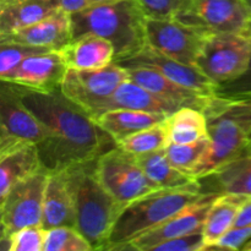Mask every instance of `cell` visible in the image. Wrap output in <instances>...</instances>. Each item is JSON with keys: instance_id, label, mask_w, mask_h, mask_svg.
<instances>
[{"instance_id": "obj_23", "label": "cell", "mask_w": 251, "mask_h": 251, "mask_svg": "<svg viewBox=\"0 0 251 251\" xmlns=\"http://www.w3.org/2000/svg\"><path fill=\"white\" fill-rule=\"evenodd\" d=\"M42 169L37 145H27L0 156V199L5 198L12 186Z\"/></svg>"}, {"instance_id": "obj_33", "label": "cell", "mask_w": 251, "mask_h": 251, "mask_svg": "<svg viewBox=\"0 0 251 251\" xmlns=\"http://www.w3.org/2000/svg\"><path fill=\"white\" fill-rule=\"evenodd\" d=\"M147 17L176 19L189 4V0H135Z\"/></svg>"}, {"instance_id": "obj_43", "label": "cell", "mask_w": 251, "mask_h": 251, "mask_svg": "<svg viewBox=\"0 0 251 251\" xmlns=\"http://www.w3.org/2000/svg\"><path fill=\"white\" fill-rule=\"evenodd\" d=\"M247 1H248V2H249V4L251 5V0H247Z\"/></svg>"}, {"instance_id": "obj_19", "label": "cell", "mask_w": 251, "mask_h": 251, "mask_svg": "<svg viewBox=\"0 0 251 251\" xmlns=\"http://www.w3.org/2000/svg\"><path fill=\"white\" fill-rule=\"evenodd\" d=\"M42 226L46 229L64 226L76 228V213L73 196L61 172L48 174L44 190Z\"/></svg>"}, {"instance_id": "obj_41", "label": "cell", "mask_w": 251, "mask_h": 251, "mask_svg": "<svg viewBox=\"0 0 251 251\" xmlns=\"http://www.w3.org/2000/svg\"><path fill=\"white\" fill-rule=\"evenodd\" d=\"M7 1H11V0H0V4H4V2H7Z\"/></svg>"}, {"instance_id": "obj_15", "label": "cell", "mask_w": 251, "mask_h": 251, "mask_svg": "<svg viewBox=\"0 0 251 251\" xmlns=\"http://www.w3.org/2000/svg\"><path fill=\"white\" fill-rule=\"evenodd\" d=\"M68 71L61 51L48 50L25 59L4 80L43 92L59 90Z\"/></svg>"}, {"instance_id": "obj_40", "label": "cell", "mask_w": 251, "mask_h": 251, "mask_svg": "<svg viewBox=\"0 0 251 251\" xmlns=\"http://www.w3.org/2000/svg\"><path fill=\"white\" fill-rule=\"evenodd\" d=\"M242 250H244V251H251V240H249V242H248L247 244L244 245V248H243Z\"/></svg>"}, {"instance_id": "obj_31", "label": "cell", "mask_w": 251, "mask_h": 251, "mask_svg": "<svg viewBox=\"0 0 251 251\" xmlns=\"http://www.w3.org/2000/svg\"><path fill=\"white\" fill-rule=\"evenodd\" d=\"M46 233L42 225L28 226L1 238V244L7 251H43Z\"/></svg>"}, {"instance_id": "obj_24", "label": "cell", "mask_w": 251, "mask_h": 251, "mask_svg": "<svg viewBox=\"0 0 251 251\" xmlns=\"http://www.w3.org/2000/svg\"><path fill=\"white\" fill-rule=\"evenodd\" d=\"M248 199L249 196L237 194H220L216 198L203 223L205 250L213 247L226 233L234 227L238 213Z\"/></svg>"}, {"instance_id": "obj_6", "label": "cell", "mask_w": 251, "mask_h": 251, "mask_svg": "<svg viewBox=\"0 0 251 251\" xmlns=\"http://www.w3.org/2000/svg\"><path fill=\"white\" fill-rule=\"evenodd\" d=\"M0 91V156L27 145H39L53 131L27 107L16 86L1 81Z\"/></svg>"}, {"instance_id": "obj_27", "label": "cell", "mask_w": 251, "mask_h": 251, "mask_svg": "<svg viewBox=\"0 0 251 251\" xmlns=\"http://www.w3.org/2000/svg\"><path fill=\"white\" fill-rule=\"evenodd\" d=\"M169 142L191 144L208 136L207 118L202 110L181 107L166 119Z\"/></svg>"}, {"instance_id": "obj_25", "label": "cell", "mask_w": 251, "mask_h": 251, "mask_svg": "<svg viewBox=\"0 0 251 251\" xmlns=\"http://www.w3.org/2000/svg\"><path fill=\"white\" fill-rule=\"evenodd\" d=\"M167 115L134 109H112L95 118V122L114 139L115 142L135 132L164 122Z\"/></svg>"}, {"instance_id": "obj_3", "label": "cell", "mask_w": 251, "mask_h": 251, "mask_svg": "<svg viewBox=\"0 0 251 251\" xmlns=\"http://www.w3.org/2000/svg\"><path fill=\"white\" fill-rule=\"evenodd\" d=\"M75 206L76 228L93 250H105L118 216L124 206L103 186L97 174V158L61 171Z\"/></svg>"}, {"instance_id": "obj_36", "label": "cell", "mask_w": 251, "mask_h": 251, "mask_svg": "<svg viewBox=\"0 0 251 251\" xmlns=\"http://www.w3.org/2000/svg\"><path fill=\"white\" fill-rule=\"evenodd\" d=\"M251 240V223L245 226L233 227L229 232L226 233L213 247V250H240ZM208 249V250H210Z\"/></svg>"}, {"instance_id": "obj_42", "label": "cell", "mask_w": 251, "mask_h": 251, "mask_svg": "<svg viewBox=\"0 0 251 251\" xmlns=\"http://www.w3.org/2000/svg\"><path fill=\"white\" fill-rule=\"evenodd\" d=\"M249 154H251V139H250V153Z\"/></svg>"}, {"instance_id": "obj_39", "label": "cell", "mask_w": 251, "mask_h": 251, "mask_svg": "<svg viewBox=\"0 0 251 251\" xmlns=\"http://www.w3.org/2000/svg\"><path fill=\"white\" fill-rule=\"evenodd\" d=\"M118 1V0H92L93 4H104V2H113Z\"/></svg>"}, {"instance_id": "obj_18", "label": "cell", "mask_w": 251, "mask_h": 251, "mask_svg": "<svg viewBox=\"0 0 251 251\" xmlns=\"http://www.w3.org/2000/svg\"><path fill=\"white\" fill-rule=\"evenodd\" d=\"M60 51L68 69L75 70L105 68L115 58V49L112 42L92 33L73 39Z\"/></svg>"}, {"instance_id": "obj_9", "label": "cell", "mask_w": 251, "mask_h": 251, "mask_svg": "<svg viewBox=\"0 0 251 251\" xmlns=\"http://www.w3.org/2000/svg\"><path fill=\"white\" fill-rule=\"evenodd\" d=\"M97 174L100 183L123 206L157 190L158 185L145 174L135 154L117 146L97 158Z\"/></svg>"}, {"instance_id": "obj_35", "label": "cell", "mask_w": 251, "mask_h": 251, "mask_svg": "<svg viewBox=\"0 0 251 251\" xmlns=\"http://www.w3.org/2000/svg\"><path fill=\"white\" fill-rule=\"evenodd\" d=\"M205 239L202 230L190 233L183 237L174 238L157 245L156 251H198L205 250Z\"/></svg>"}, {"instance_id": "obj_4", "label": "cell", "mask_w": 251, "mask_h": 251, "mask_svg": "<svg viewBox=\"0 0 251 251\" xmlns=\"http://www.w3.org/2000/svg\"><path fill=\"white\" fill-rule=\"evenodd\" d=\"M70 16L73 39L88 33L108 39L114 46V61L147 46V16L135 0L93 4Z\"/></svg>"}, {"instance_id": "obj_29", "label": "cell", "mask_w": 251, "mask_h": 251, "mask_svg": "<svg viewBox=\"0 0 251 251\" xmlns=\"http://www.w3.org/2000/svg\"><path fill=\"white\" fill-rule=\"evenodd\" d=\"M211 146L210 135L191 144H173L169 142L164 149L171 163L179 171L190 176L196 166L200 163Z\"/></svg>"}, {"instance_id": "obj_12", "label": "cell", "mask_w": 251, "mask_h": 251, "mask_svg": "<svg viewBox=\"0 0 251 251\" xmlns=\"http://www.w3.org/2000/svg\"><path fill=\"white\" fill-rule=\"evenodd\" d=\"M147 46L186 64L196 66L207 33L178 19L146 20Z\"/></svg>"}, {"instance_id": "obj_32", "label": "cell", "mask_w": 251, "mask_h": 251, "mask_svg": "<svg viewBox=\"0 0 251 251\" xmlns=\"http://www.w3.org/2000/svg\"><path fill=\"white\" fill-rule=\"evenodd\" d=\"M48 50L49 49L27 46L17 42L0 41V78L4 80L28 56Z\"/></svg>"}, {"instance_id": "obj_34", "label": "cell", "mask_w": 251, "mask_h": 251, "mask_svg": "<svg viewBox=\"0 0 251 251\" xmlns=\"http://www.w3.org/2000/svg\"><path fill=\"white\" fill-rule=\"evenodd\" d=\"M215 93L228 100H247L251 98V59L248 69L242 76L216 87Z\"/></svg>"}, {"instance_id": "obj_13", "label": "cell", "mask_w": 251, "mask_h": 251, "mask_svg": "<svg viewBox=\"0 0 251 251\" xmlns=\"http://www.w3.org/2000/svg\"><path fill=\"white\" fill-rule=\"evenodd\" d=\"M218 195L220 194H206L202 199L181 208L153 229L140 235L125 250L152 251L167 240L202 230L208 211Z\"/></svg>"}, {"instance_id": "obj_2", "label": "cell", "mask_w": 251, "mask_h": 251, "mask_svg": "<svg viewBox=\"0 0 251 251\" xmlns=\"http://www.w3.org/2000/svg\"><path fill=\"white\" fill-rule=\"evenodd\" d=\"M202 112L207 118L211 146L191 172L196 180L250 153L251 98L228 100L215 93Z\"/></svg>"}, {"instance_id": "obj_1", "label": "cell", "mask_w": 251, "mask_h": 251, "mask_svg": "<svg viewBox=\"0 0 251 251\" xmlns=\"http://www.w3.org/2000/svg\"><path fill=\"white\" fill-rule=\"evenodd\" d=\"M15 86L25 104L54 134L37 145L42 166L48 173L96 159L117 146L114 139L82 108L69 100L60 88L43 92Z\"/></svg>"}, {"instance_id": "obj_11", "label": "cell", "mask_w": 251, "mask_h": 251, "mask_svg": "<svg viewBox=\"0 0 251 251\" xmlns=\"http://www.w3.org/2000/svg\"><path fill=\"white\" fill-rule=\"evenodd\" d=\"M48 174L46 169H42L12 186L6 196L0 199L1 238H6L11 233L28 226L42 225Z\"/></svg>"}, {"instance_id": "obj_10", "label": "cell", "mask_w": 251, "mask_h": 251, "mask_svg": "<svg viewBox=\"0 0 251 251\" xmlns=\"http://www.w3.org/2000/svg\"><path fill=\"white\" fill-rule=\"evenodd\" d=\"M251 59V39L229 33L207 34L196 60L200 69L216 86L242 76Z\"/></svg>"}, {"instance_id": "obj_26", "label": "cell", "mask_w": 251, "mask_h": 251, "mask_svg": "<svg viewBox=\"0 0 251 251\" xmlns=\"http://www.w3.org/2000/svg\"><path fill=\"white\" fill-rule=\"evenodd\" d=\"M135 157L145 174L162 189L184 188L196 181L193 176L179 171L171 163L164 149Z\"/></svg>"}, {"instance_id": "obj_17", "label": "cell", "mask_w": 251, "mask_h": 251, "mask_svg": "<svg viewBox=\"0 0 251 251\" xmlns=\"http://www.w3.org/2000/svg\"><path fill=\"white\" fill-rule=\"evenodd\" d=\"M129 80L144 86L164 100L178 104L179 107H191L203 110L211 96L185 87L161 73L146 68L127 69Z\"/></svg>"}, {"instance_id": "obj_14", "label": "cell", "mask_w": 251, "mask_h": 251, "mask_svg": "<svg viewBox=\"0 0 251 251\" xmlns=\"http://www.w3.org/2000/svg\"><path fill=\"white\" fill-rule=\"evenodd\" d=\"M115 63L126 69H152L185 87L207 96L215 95L217 87L199 68L180 63L150 46H146L129 58L115 60Z\"/></svg>"}, {"instance_id": "obj_5", "label": "cell", "mask_w": 251, "mask_h": 251, "mask_svg": "<svg viewBox=\"0 0 251 251\" xmlns=\"http://www.w3.org/2000/svg\"><path fill=\"white\" fill-rule=\"evenodd\" d=\"M205 195L200 181L196 180L184 188L157 189L136 199L127 203L118 216L105 250H125L140 235Z\"/></svg>"}, {"instance_id": "obj_37", "label": "cell", "mask_w": 251, "mask_h": 251, "mask_svg": "<svg viewBox=\"0 0 251 251\" xmlns=\"http://www.w3.org/2000/svg\"><path fill=\"white\" fill-rule=\"evenodd\" d=\"M61 10L68 14H75V12L85 10L86 7L93 5L92 0H55Z\"/></svg>"}, {"instance_id": "obj_38", "label": "cell", "mask_w": 251, "mask_h": 251, "mask_svg": "<svg viewBox=\"0 0 251 251\" xmlns=\"http://www.w3.org/2000/svg\"><path fill=\"white\" fill-rule=\"evenodd\" d=\"M249 223H251V198L248 199L247 202L240 208L237 220H235L234 227L249 225Z\"/></svg>"}, {"instance_id": "obj_22", "label": "cell", "mask_w": 251, "mask_h": 251, "mask_svg": "<svg viewBox=\"0 0 251 251\" xmlns=\"http://www.w3.org/2000/svg\"><path fill=\"white\" fill-rule=\"evenodd\" d=\"M205 194H237L251 198V154L198 179Z\"/></svg>"}, {"instance_id": "obj_16", "label": "cell", "mask_w": 251, "mask_h": 251, "mask_svg": "<svg viewBox=\"0 0 251 251\" xmlns=\"http://www.w3.org/2000/svg\"><path fill=\"white\" fill-rule=\"evenodd\" d=\"M0 41H11L49 50H63L73 41L71 16L58 10L47 19L11 34L0 36Z\"/></svg>"}, {"instance_id": "obj_21", "label": "cell", "mask_w": 251, "mask_h": 251, "mask_svg": "<svg viewBox=\"0 0 251 251\" xmlns=\"http://www.w3.org/2000/svg\"><path fill=\"white\" fill-rule=\"evenodd\" d=\"M58 10L55 0H11L0 4V36L32 26Z\"/></svg>"}, {"instance_id": "obj_20", "label": "cell", "mask_w": 251, "mask_h": 251, "mask_svg": "<svg viewBox=\"0 0 251 251\" xmlns=\"http://www.w3.org/2000/svg\"><path fill=\"white\" fill-rule=\"evenodd\" d=\"M179 108L181 107L159 97L158 95L147 90L144 86L131 80H126L108 98L103 108V113L112 109H134L169 117Z\"/></svg>"}, {"instance_id": "obj_28", "label": "cell", "mask_w": 251, "mask_h": 251, "mask_svg": "<svg viewBox=\"0 0 251 251\" xmlns=\"http://www.w3.org/2000/svg\"><path fill=\"white\" fill-rule=\"evenodd\" d=\"M168 144L169 134L166 120L144 130H140L117 142L118 147L135 156L163 150Z\"/></svg>"}, {"instance_id": "obj_30", "label": "cell", "mask_w": 251, "mask_h": 251, "mask_svg": "<svg viewBox=\"0 0 251 251\" xmlns=\"http://www.w3.org/2000/svg\"><path fill=\"white\" fill-rule=\"evenodd\" d=\"M93 248L75 227H55L47 229L43 251H92Z\"/></svg>"}, {"instance_id": "obj_8", "label": "cell", "mask_w": 251, "mask_h": 251, "mask_svg": "<svg viewBox=\"0 0 251 251\" xmlns=\"http://www.w3.org/2000/svg\"><path fill=\"white\" fill-rule=\"evenodd\" d=\"M176 19L210 33L251 39V5L247 0H189Z\"/></svg>"}, {"instance_id": "obj_7", "label": "cell", "mask_w": 251, "mask_h": 251, "mask_svg": "<svg viewBox=\"0 0 251 251\" xmlns=\"http://www.w3.org/2000/svg\"><path fill=\"white\" fill-rule=\"evenodd\" d=\"M126 80L127 69L113 61L96 70L68 69L60 90L93 119L102 114L108 98Z\"/></svg>"}]
</instances>
